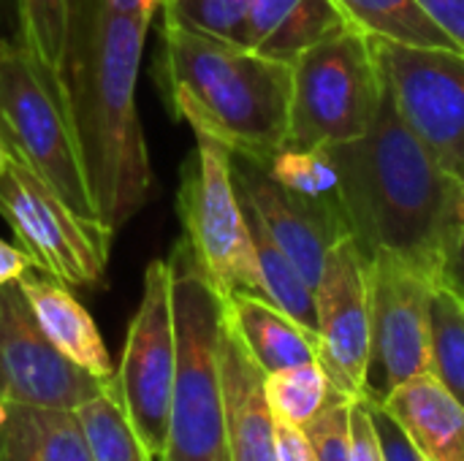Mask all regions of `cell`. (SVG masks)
<instances>
[{
    "mask_svg": "<svg viewBox=\"0 0 464 461\" xmlns=\"http://www.w3.org/2000/svg\"><path fill=\"white\" fill-rule=\"evenodd\" d=\"M177 375V331L169 261L155 258L144 269L139 310L128 326L122 361L114 378L122 410L155 461L169 440L171 394Z\"/></svg>",
    "mask_w": 464,
    "mask_h": 461,
    "instance_id": "9c48e42d",
    "label": "cell"
},
{
    "mask_svg": "<svg viewBox=\"0 0 464 461\" xmlns=\"http://www.w3.org/2000/svg\"><path fill=\"white\" fill-rule=\"evenodd\" d=\"M19 285L30 302L33 315L38 318L44 334L52 340V345L68 356L76 367L87 370L92 378L111 383L117 378V370L111 364V356L101 340V331L90 312L73 299L68 285L49 277L46 272L30 266Z\"/></svg>",
    "mask_w": 464,
    "mask_h": 461,
    "instance_id": "2e32d148",
    "label": "cell"
},
{
    "mask_svg": "<svg viewBox=\"0 0 464 461\" xmlns=\"http://www.w3.org/2000/svg\"><path fill=\"white\" fill-rule=\"evenodd\" d=\"M0 133L79 217L103 223L87 182L63 79L22 41L0 38ZM106 226V223H103Z\"/></svg>",
    "mask_w": 464,
    "mask_h": 461,
    "instance_id": "5b68a950",
    "label": "cell"
},
{
    "mask_svg": "<svg viewBox=\"0 0 464 461\" xmlns=\"http://www.w3.org/2000/svg\"><path fill=\"white\" fill-rule=\"evenodd\" d=\"M220 375L228 461H280L277 418L264 389L266 372L253 361L247 348L231 331L226 315L220 334Z\"/></svg>",
    "mask_w": 464,
    "mask_h": 461,
    "instance_id": "9a60e30c",
    "label": "cell"
},
{
    "mask_svg": "<svg viewBox=\"0 0 464 461\" xmlns=\"http://www.w3.org/2000/svg\"><path fill=\"white\" fill-rule=\"evenodd\" d=\"M364 399L370 405V413H372V421H375L386 461H427L416 451V446L408 440L402 427L389 416V410L381 405V399H370V397H364Z\"/></svg>",
    "mask_w": 464,
    "mask_h": 461,
    "instance_id": "4dcf8cb0",
    "label": "cell"
},
{
    "mask_svg": "<svg viewBox=\"0 0 464 461\" xmlns=\"http://www.w3.org/2000/svg\"><path fill=\"white\" fill-rule=\"evenodd\" d=\"M264 168L288 193H294L310 204H318V206H326V209L345 215V209H343V177H340V166L332 155V147L285 144L283 149H277L272 155V160Z\"/></svg>",
    "mask_w": 464,
    "mask_h": 461,
    "instance_id": "44dd1931",
    "label": "cell"
},
{
    "mask_svg": "<svg viewBox=\"0 0 464 461\" xmlns=\"http://www.w3.org/2000/svg\"><path fill=\"white\" fill-rule=\"evenodd\" d=\"M351 397L334 391L329 405L304 427L315 459L318 461H351Z\"/></svg>",
    "mask_w": 464,
    "mask_h": 461,
    "instance_id": "f1b7e54d",
    "label": "cell"
},
{
    "mask_svg": "<svg viewBox=\"0 0 464 461\" xmlns=\"http://www.w3.org/2000/svg\"><path fill=\"white\" fill-rule=\"evenodd\" d=\"M343 177V209L364 258L386 250L443 283L457 245V182L400 114L389 84L367 136L332 147Z\"/></svg>",
    "mask_w": 464,
    "mask_h": 461,
    "instance_id": "7a4b0ae2",
    "label": "cell"
},
{
    "mask_svg": "<svg viewBox=\"0 0 464 461\" xmlns=\"http://www.w3.org/2000/svg\"><path fill=\"white\" fill-rule=\"evenodd\" d=\"M0 215L35 269L68 288L103 285L114 231L79 217L11 149L0 174Z\"/></svg>",
    "mask_w": 464,
    "mask_h": 461,
    "instance_id": "ba28073f",
    "label": "cell"
},
{
    "mask_svg": "<svg viewBox=\"0 0 464 461\" xmlns=\"http://www.w3.org/2000/svg\"><path fill=\"white\" fill-rule=\"evenodd\" d=\"M0 38H3V33H0Z\"/></svg>",
    "mask_w": 464,
    "mask_h": 461,
    "instance_id": "7bdbcfd3",
    "label": "cell"
},
{
    "mask_svg": "<svg viewBox=\"0 0 464 461\" xmlns=\"http://www.w3.org/2000/svg\"><path fill=\"white\" fill-rule=\"evenodd\" d=\"M166 3H169V0H166ZM166 3H163V5H166Z\"/></svg>",
    "mask_w": 464,
    "mask_h": 461,
    "instance_id": "b9f144b4",
    "label": "cell"
},
{
    "mask_svg": "<svg viewBox=\"0 0 464 461\" xmlns=\"http://www.w3.org/2000/svg\"><path fill=\"white\" fill-rule=\"evenodd\" d=\"M177 331V375L169 440L160 461H228L220 375L223 296L198 266L188 239L169 255Z\"/></svg>",
    "mask_w": 464,
    "mask_h": 461,
    "instance_id": "277c9868",
    "label": "cell"
},
{
    "mask_svg": "<svg viewBox=\"0 0 464 461\" xmlns=\"http://www.w3.org/2000/svg\"><path fill=\"white\" fill-rule=\"evenodd\" d=\"M250 5L253 0H169L163 5V14L204 35L242 46V30Z\"/></svg>",
    "mask_w": 464,
    "mask_h": 461,
    "instance_id": "83f0119b",
    "label": "cell"
},
{
    "mask_svg": "<svg viewBox=\"0 0 464 461\" xmlns=\"http://www.w3.org/2000/svg\"><path fill=\"white\" fill-rule=\"evenodd\" d=\"M245 215H247V209H245ZM247 223H250V234H253L256 253H258L264 296L272 304H277L280 310H285L291 318H296L302 326H307L310 331L318 334L315 291L310 288V283L302 277V272L294 266V261L277 247V242L266 234V228L253 215H247Z\"/></svg>",
    "mask_w": 464,
    "mask_h": 461,
    "instance_id": "7402d4cb",
    "label": "cell"
},
{
    "mask_svg": "<svg viewBox=\"0 0 464 461\" xmlns=\"http://www.w3.org/2000/svg\"><path fill=\"white\" fill-rule=\"evenodd\" d=\"M109 11L114 14H128V16H144L152 22L158 11H163L166 0H101Z\"/></svg>",
    "mask_w": 464,
    "mask_h": 461,
    "instance_id": "d590c367",
    "label": "cell"
},
{
    "mask_svg": "<svg viewBox=\"0 0 464 461\" xmlns=\"http://www.w3.org/2000/svg\"><path fill=\"white\" fill-rule=\"evenodd\" d=\"M381 405L427 461H464V405L432 375L397 386Z\"/></svg>",
    "mask_w": 464,
    "mask_h": 461,
    "instance_id": "e0dca14e",
    "label": "cell"
},
{
    "mask_svg": "<svg viewBox=\"0 0 464 461\" xmlns=\"http://www.w3.org/2000/svg\"><path fill=\"white\" fill-rule=\"evenodd\" d=\"M8 3H14V0H0V14H3V8H5Z\"/></svg>",
    "mask_w": 464,
    "mask_h": 461,
    "instance_id": "60d3db41",
    "label": "cell"
},
{
    "mask_svg": "<svg viewBox=\"0 0 464 461\" xmlns=\"http://www.w3.org/2000/svg\"><path fill=\"white\" fill-rule=\"evenodd\" d=\"M372 310L370 399L432 370V296L440 280L394 253L367 258Z\"/></svg>",
    "mask_w": 464,
    "mask_h": 461,
    "instance_id": "30bf717a",
    "label": "cell"
},
{
    "mask_svg": "<svg viewBox=\"0 0 464 461\" xmlns=\"http://www.w3.org/2000/svg\"><path fill=\"white\" fill-rule=\"evenodd\" d=\"M177 209L185 239L215 291L223 299L237 291L264 296L256 242L234 185L231 152L204 133H196V149L182 168Z\"/></svg>",
    "mask_w": 464,
    "mask_h": 461,
    "instance_id": "52a82bcc",
    "label": "cell"
},
{
    "mask_svg": "<svg viewBox=\"0 0 464 461\" xmlns=\"http://www.w3.org/2000/svg\"><path fill=\"white\" fill-rule=\"evenodd\" d=\"M5 160H8V147H5V139L0 133V174L5 171Z\"/></svg>",
    "mask_w": 464,
    "mask_h": 461,
    "instance_id": "f35d334b",
    "label": "cell"
},
{
    "mask_svg": "<svg viewBox=\"0 0 464 461\" xmlns=\"http://www.w3.org/2000/svg\"><path fill=\"white\" fill-rule=\"evenodd\" d=\"M231 171L247 215H253L266 228V234L315 291L329 247L337 239L351 236L345 215L288 193L269 177L261 163L250 158L231 155Z\"/></svg>",
    "mask_w": 464,
    "mask_h": 461,
    "instance_id": "5bb4252c",
    "label": "cell"
},
{
    "mask_svg": "<svg viewBox=\"0 0 464 461\" xmlns=\"http://www.w3.org/2000/svg\"><path fill=\"white\" fill-rule=\"evenodd\" d=\"M345 27L348 22L334 0H299V5L283 19V24L258 46V52L294 65L307 49Z\"/></svg>",
    "mask_w": 464,
    "mask_h": 461,
    "instance_id": "484cf974",
    "label": "cell"
},
{
    "mask_svg": "<svg viewBox=\"0 0 464 461\" xmlns=\"http://www.w3.org/2000/svg\"><path fill=\"white\" fill-rule=\"evenodd\" d=\"M334 5L345 16L348 27L370 38L459 52L454 41L430 19L419 0H334Z\"/></svg>",
    "mask_w": 464,
    "mask_h": 461,
    "instance_id": "ffe728a7",
    "label": "cell"
},
{
    "mask_svg": "<svg viewBox=\"0 0 464 461\" xmlns=\"http://www.w3.org/2000/svg\"><path fill=\"white\" fill-rule=\"evenodd\" d=\"M30 266H33V258L22 247H14L0 239V285L19 280Z\"/></svg>",
    "mask_w": 464,
    "mask_h": 461,
    "instance_id": "e575fe53",
    "label": "cell"
},
{
    "mask_svg": "<svg viewBox=\"0 0 464 461\" xmlns=\"http://www.w3.org/2000/svg\"><path fill=\"white\" fill-rule=\"evenodd\" d=\"M223 315L253 361L269 375L307 361H318V334L272 304L261 293L237 291L223 299Z\"/></svg>",
    "mask_w": 464,
    "mask_h": 461,
    "instance_id": "ac0fdd59",
    "label": "cell"
},
{
    "mask_svg": "<svg viewBox=\"0 0 464 461\" xmlns=\"http://www.w3.org/2000/svg\"><path fill=\"white\" fill-rule=\"evenodd\" d=\"M443 283L451 285L464 299V239H459L446 261V272H443Z\"/></svg>",
    "mask_w": 464,
    "mask_h": 461,
    "instance_id": "8d00e7d4",
    "label": "cell"
},
{
    "mask_svg": "<svg viewBox=\"0 0 464 461\" xmlns=\"http://www.w3.org/2000/svg\"><path fill=\"white\" fill-rule=\"evenodd\" d=\"M383 79L413 133L464 185V54L375 38Z\"/></svg>",
    "mask_w": 464,
    "mask_h": 461,
    "instance_id": "8fae6325",
    "label": "cell"
},
{
    "mask_svg": "<svg viewBox=\"0 0 464 461\" xmlns=\"http://www.w3.org/2000/svg\"><path fill=\"white\" fill-rule=\"evenodd\" d=\"M464 405V299L446 283L432 296V370Z\"/></svg>",
    "mask_w": 464,
    "mask_h": 461,
    "instance_id": "d4e9b609",
    "label": "cell"
},
{
    "mask_svg": "<svg viewBox=\"0 0 464 461\" xmlns=\"http://www.w3.org/2000/svg\"><path fill=\"white\" fill-rule=\"evenodd\" d=\"M106 386L52 345L19 280L0 285V397L5 402L76 410Z\"/></svg>",
    "mask_w": 464,
    "mask_h": 461,
    "instance_id": "4fadbf2b",
    "label": "cell"
},
{
    "mask_svg": "<svg viewBox=\"0 0 464 461\" xmlns=\"http://www.w3.org/2000/svg\"><path fill=\"white\" fill-rule=\"evenodd\" d=\"M299 5V0H253L242 30V46L256 49L283 24V19Z\"/></svg>",
    "mask_w": 464,
    "mask_h": 461,
    "instance_id": "f546056e",
    "label": "cell"
},
{
    "mask_svg": "<svg viewBox=\"0 0 464 461\" xmlns=\"http://www.w3.org/2000/svg\"><path fill=\"white\" fill-rule=\"evenodd\" d=\"M419 3L464 54V0H419Z\"/></svg>",
    "mask_w": 464,
    "mask_h": 461,
    "instance_id": "d6a6232c",
    "label": "cell"
},
{
    "mask_svg": "<svg viewBox=\"0 0 464 461\" xmlns=\"http://www.w3.org/2000/svg\"><path fill=\"white\" fill-rule=\"evenodd\" d=\"M277 459L280 461H318L304 427L277 421Z\"/></svg>",
    "mask_w": 464,
    "mask_h": 461,
    "instance_id": "836d02e7",
    "label": "cell"
},
{
    "mask_svg": "<svg viewBox=\"0 0 464 461\" xmlns=\"http://www.w3.org/2000/svg\"><path fill=\"white\" fill-rule=\"evenodd\" d=\"M5 418H8V405H5V399L0 397V427L5 424Z\"/></svg>",
    "mask_w": 464,
    "mask_h": 461,
    "instance_id": "ab89813d",
    "label": "cell"
},
{
    "mask_svg": "<svg viewBox=\"0 0 464 461\" xmlns=\"http://www.w3.org/2000/svg\"><path fill=\"white\" fill-rule=\"evenodd\" d=\"M19 41L35 60L63 79V62L71 33V0H14Z\"/></svg>",
    "mask_w": 464,
    "mask_h": 461,
    "instance_id": "4316f807",
    "label": "cell"
},
{
    "mask_svg": "<svg viewBox=\"0 0 464 461\" xmlns=\"http://www.w3.org/2000/svg\"><path fill=\"white\" fill-rule=\"evenodd\" d=\"M464 239V190L462 198H459V212H457V242Z\"/></svg>",
    "mask_w": 464,
    "mask_h": 461,
    "instance_id": "74e56055",
    "label": "cell"
},
{
    "mask_svg": "<svg viewBox=\"0 0 464 461\" xmlns=\"http://www.w3.org/2000/svg\"><path fill=\"white\" fill-rule=\"evenodd\" d=\"M158 68L169 106L193 133L261 166L285 147L294 90L288 62L204 35L163 14Z\"/></svg>",
    "mask_w": 464,
    "mask_h": 461,
    "instance_id": "3957f363",
    "label": "cell"
},
{
    "mask_svg": "<svg viewBox=\"0 0 464 461\" xmlns=\"http://www.w3.org/2000/svg\"><path fill=\"white\" fill-rule=\"evenodd\" d=\"M150 19L71 0L63 90L101 220L120 231L152 187V166L136 109V82Z\"/></svg>",
    "mask_w": 464,
    "mask_h": 461,
    "instance_id": "6da1fadb",
    "label": "cell"
},
{
    "mask_svg": "<svg viewBox=\"0 0 464 461\" xmlns=\"http://www.w3.org/2000/svg\"><path fill=\"white\" fill-rule=\"evenodd\" d=\"M351 461H386L383 446L367 399H356L351 410Z\"/></svg>",
    "mask_w": 464,
    "mask_h": 461,
    "instance_id": "1f68e13d",
    "label": "cell"
},
{
    "mask_svg": "<svg viewBox=\"0 0 464 461\" xmlns=\"http://www.w3.org/2000/svg\"><path fill=\"white\" fill-rule=\"evenodd\" d=\"M318 310V361L334 391L362 399L370 391L372 361V310L367 258L353 236L337 239L315 285Z\"/></svg>",
    "mask_w": 464,
    "mask_h": 461,
    "instance_id": "7c38bea8",
    "label": "cell"
},
{
    "mask_svg": "<svg viewBox=\"0 0 464 461\" xmlns=\"http://www.w3.org/2000/svg\"><path fill=\"white\" fill-rule=\"evenodd\" d=\"M8 405L0 427V461H92L76 410Z\"/></svg>",
    "mask_w": 464,
    "mask_h": 461,
    "instance_id": "d6986e66",
    "label": "cell"
},
{
    "mask_svg": "<svg viewBox=\"0 0 464 461\" xmlns=\"http://www.w3.org/2000/svg\"><path fill=\"white\" fill-rule=\"evenodd\" d=\"M76 416L87 435L92 461H155L147 446L139 440L136 429L130 427L117 397L114 380L106 386L103 394L76 408Z\"/></svg>",
    "mask_w": 464,
    "mask_h": 461,
    "instance_id": "603a6c76",
    "label": "cell"
},
{
    "mask_svg": "<svg viewBox=\"0 0 464 461\" xmlns=\"http://www.w3.org/2000/svg\"><path fill=\"white\" fill-rule=\"evenodd\" d=\"M269 408L277 421L307 427L332 399L334 386L329 383L321 361H307L280 372H269L264 380Z\"/></svg>",
    "mask_w": 464,
    "mask_h": 461,
    "instance_id": "cb8c5ba5",
    "label": "cell"
},
{
    "mask_svg": "<svg viewBox=\"0 0 464 461\" xmlns=\"http://www.w3.org/2000/svg\"><path fill=\"white\" fill-rule=\"evenodd\" d=\"M291 73L285 144L337 147L367 136L386 87L375 38L345 27L307 49L291 65Z\"/></svg>",
    "mask_w": 464,
    "mask_h": 461,
    "instance_id": "8992f818",
    "label": "cell"
}]
</instances>
